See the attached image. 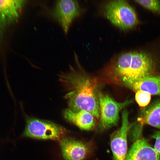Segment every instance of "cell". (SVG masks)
Here are the masks:
<instances>
[{"label": "cell", "instance_id": "1", "mask_svg": "<svg viewBox=\"0 0 160 160\" xmlns=\"http://www.w3.org/2000/svg\"><path fill=\"white\" fill-rule=\"evenodd\" d=\"M79 69L70 66L69 71L59 75V81L66 90L64 97L68 108L73 112L88 111L100 121L98 82L96 78Z\"/></svg>", "mask_w": 160, "mask_h": 160}, {"label": "cell", "instance_id": "2", "mask_svg": "<svg viewBox=\"0 0 160 160\" xmlns=\"http://www.w3.org/2000/svg\"><path fill=\"white\" fill-rule=\"evenodd\" d=\"M103 9L105 16L122 30L132 28L138 23L135 11L126 1H110L105 4Z\"/></svg>", "mask_w": 160, "mask_h": 160}, {"label": "cell", "instance_id": "3", "mask_svg": "<svg viewBox=\"0 0 160 160\" xmlns=\"http://www.w3.org/2000/svg\"><path fill=\"white\" fill-rule=\"evenodd\" d=\"M66 130L63 127L51 121L31 118L27 120L23 135L37 139L60 141L65 137Z\"/></svg>", "mask_w": 160, "mask_h": 160}, {"label": "cell", "instance_id": "4", "mask_svg": "<svg viewBox=\"0 0 160 160\" xmlns=\"http://www.w3.org/2000/svg\"><path fill=\"white\" fill-rule=\"evenodd\" d=\"M99 101L100 121L101 127L103 129L115 125L119 119L120 111L133 102L132 100L127 99L123 102H117L109 95L101 92L99 95Z\"/></svg>", "mask_w": 160, "mask_h": 160}, {"label": "cell", "instance_id": "5", "mask_svg": "<svg viewBox=\"0 0 160 160\" xmlns=\"http://www.w3.org/2000/svg\"><path fill=\"white\" fill-rule=\"evenodd\" d=\"M80 12V7L77 1L60 0L56 1L50 14L66 33L72 21L79 16Z\"/></svg>", "mask_w": 160, "mask_h": 160}, {"label": "cell", "instance_id": "6", "mask_svg": "<svg viewBox=\"0 0 160 160\" xmlns=\"http://www.w3.org/2000/svg\"><path fill=\"white\" fill-rule=\"evenodd\" d=\"M153 64L151 59L146 54L131 52L130 66L122 85L125 86L130 83L151 75Z\"/></svg>", "mask_w": 160, "mask_h": 160}, {"label": "cell", "instance_id": "7", "mask_svg": "<svg viewBox=\"0 0 160 160\" xmlns=\"http://www.w3.org/2000/svg\"><path fill=\"white\" fill-rule=\"evenodd\" d=\"M121 113V125L113 134L111 139V146L114 160H125L127 148V135L132 126L129 121L127 110L124 109Z\"/></svg>", "mask_w": 160, "mask_h": 160}, {"label": "cell", "instance_id": "8", "mask_svg": "<svg viewBox=\"0 0 160 160\" xmlns=\"http://www.w3.org/2000/svg\"><path fill=\"white\" fill-rule=\"evenodd\" d=\"M26 1L0 0V31H3L18 19Z\"/></svg>", "mask_w": 160, "mask_h": 160}, {"label": "cell", "instance_id": "9", "mask_svg": "<svg viewBox=\"0 0 160 160\" xmlns=\"http://www.w3.org/2000/svg\"><path fill=\"white\" fill-rule=\"evenodd\" d=\"M60 141L65 160H82L89 153L88 147L80 141L65 137Z\"/></svg>", "mask_w": 160, "mask_h": 160}, {"label": "cell", "instance_id": "10", "mask_svg": "<svg viewBox=\"0 0 160 160\" xmlns=\"http://www.w3.org/2000/svg\"><path fill=\"white\" fill-rule=\"evenodd\" d=\"M125 160H160V156L146 140L142 138L134 142Z\"/></svg>", "mask_w": 160, "mask_h": 160}, {"label": "cell", "instance_id": "11", "mask_svg": "<svg viewBox=\"0 0 160 160\" xmlns=\"http://www.w3.org/2000/svg\"><path fill=\"white\" fill-rule=\"evenodd\" d=\"M63 114L67 121L81 129L90 130L96 126V118L88 111H81L73 112L68 108L63 111Z\"/></svg>", "mask_w": 160, "mask_h": 160}, {"label": "cell", "instance_id": "12", "mask_svg": "<svg viewBox=\"0 0 160 160\" xmlns=\"http://www.w3.org/2000/svg\"><path fill=\"white\" fill-rule=\"evenodd\" d=\"M125 86L136 92L142 91L151 95H160V75H150L130 83Z\"/></svg>", "mask_w": 160, "mask_h": 160}, {"label": "cell", "instance_id": "13", "mask_svg": "<svg viewBox=\"0 0 160 160\" xmlns=\"http://www.w3.org/2000/svg\"><path fill=\"white\" fill-rule=\"evenodd\" d=\"M138 121L160 129V99L143 108Z\"/></svg>", "mask_w": 160, "mask_h": 160}, {"label": "cell", "instance_id": "14", "mask_svg": "<svg viewBox=\"0 0 160 160\" xmlns=\"http://www.w3.org/2000/svg\"><path fill=\"white\" fill-rule=\"evenodd\" d=\"M135 100L139 106L142 108L147 106L151 100V95L142 91L136 92Z\"/></svg>", "mask_w": 160, "mask_h": 160}, {"label": "cell", "instance_id": "15", "mask_svg": "<svg viewBox=\"0 0 160 160\" xmlns=\"http://www.w3.org/2000/svg\"><path fill=\"white\" fill-rule=\"evenodd\" d=\"M135 1L146 8L160 14V2L159 1L137 0Z\"/></svg>", "mask_w": 160, "mask_h": 160}, {"label": "cell", "instance_id": "16", "mask_svg": "<svg viewBox=\"0 0 160 160\" xmlns=\"http://www.w3.org/2000/svg\"><path fill=\"white\" fill-rule=\"evenodd\" d=\"M152 137L156 139L154 149L160 155V131L155 132Z\"/></svg>", "mask_w": 160, "mask_h": 160}]
</instances>
